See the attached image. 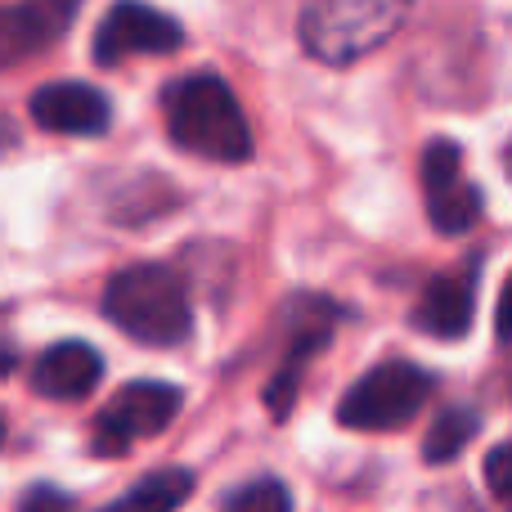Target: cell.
Returning a JSON list of instances; mask_svg holds the SVG:
<instances>
[{"mask_svg":"<svg viewBox=\"0 0 512 512\" xmlns=\"http://www.w3.org/2000/svg\"><path fill=\"white\" fill-rule=\"evenodd\" d=\"M427 216L441 234H463L481 221V189L463 180V153L454 140H432L423 153Z\"/></svg>","mask_w":512,"mask_h":512,"instance_id":"cell-7","label":"cell"},{"mask_svg":"<svg viewBox=\"0 0 512 512\" xmlns=\"http://www.w3.org/2000/svg\"><path fill=\"white\" fill-rule=\"evenodd\" d=\"M27 113L41 131L54 135H104L113 122V108L86 81H50V86L32 90Z\"/></svg>","mask_w":512,"mask_h":512,"instance_id":"cell-9","label":"cell"},{"mask_svg":"<svg viewBox=\"0 0 512 512\" xmlns=\"http://www.w3.org/2000/svg\"><path fill=\"white\" fill-rule=\"evenodd\" d=\"M436 391V378L414 360H387L369 369L337 405V423L351 432H396L414 423Z\"/></svg>","mask_w":512,"mask_h":512,"instance_id":"cell-4","label":"cell"},{"mask_svg":"<svg viewBox=\"0 0 512 512\" xmlns=\"http://www.w3.org/2000/svg\"><path fill=\"white\" fill-rule=\"evenodd\" d=\"M414 0H306L301 9V45L315 59L355 63L387 45L405 27Z\"/></svg>","mask_w":512,"mask_h":512,"instance_id":"cell-3","label":"cell"},{"mask_svg":"<svg viewBox=\"0 0 512 512\" xmlns=\"http://www.w3.org/2000/svg\"><path fill=\"white\" fill-rule=\"evenodd\" d=\"M81 0H18L5 14V63H18L36 50H50L72 27Z\"/></svg>","mask_w":512,"mask_h":512,"instance_id":"cell-12","label":"cell"},{"mask_svg":"<svg viewBox=\"0 0 512 512\" xmlns=\"http://www.w3.org/2000/svg\"><path fill=\"white\" fill-rule=\"evenodd\" d=\"M180 414V391L167 382H126L108 409H99L90 427V450L95 454H126L135 441L167 432Z\"/></svg>","mask_w":512,"mask_h":512,"instance_id":"cell-5","label":"cell"},{"mask_svg":"<svg viewBox=\"0 0 512 512\" xmlns=\"http://www.w3.org/2000/svg\"><path fill=\"white\" fill-rule=\"evenodd\" d=\"M162 117L176 149L207 162H248L252 158V126L243 117L234 90L212 72L180 77L162 90Z\"/></svg>","mask_w":512,"mask_h":512,"instance_id":"cell-1","label":"cell"},{"mask_svg":"<svg viewBox=\"0 0 512 512\" xmlns=\"http://www.w3.org/2000/svg\"><path fill=\"white\" fill-rule=\"evenodd\" d=\"M333 319H342V310L333 301L319 297H301L297 310H292V342H288V360L279 364L274 382L265 387V405H270V418L283 423L297 405V387H301V369H306L310 355H319L333 337Z\"/></svg>","mask_w":512,"mask_h":512,"instance_id":"cell-8","label":"cell"},{"mask_svg":"<svg viewBox=\"0 0 512 512\" xmlns=\"http://www.w3.org/2000/svg\"><path fill=\"white\" fill-rule=\"evenodd\" d=\"M472 315H477V265H463V270L432 279L414 306V324L423 333L441 337V342H454V337L468 333Z\"/></svg>","mask_w":512,"mask_h":512,"instance_id":"cell-10","label":"cell"},{"mask_svg":"<svg viewBox=\"0 0 512 512\" xmlns=\"http://www.w3.org/2000/svg\"><path fill=\"white\" fill-rule=\"evenodd\" d=\"M486 490L504 512H512V441L486 454Z\"/></svg>","mask_w":512,"mask_h":512,"instance_id":"cell-16","label":"cell"},{"mask_svg":"<svg viewBox=\"0 0 512 512\" xmlns=\"http://www.w3.org/2000/svg\"><path fill=\"white\" fill-rule=\"evenodd\" d=\"M18 512H81L77 499L63 495L54 486H32L23 499H18Z\"/></svg>","mask_w":512,"mask_h":512,"instance_id":"cell-17","label":"cell"},{"mask_svg":"<svg viewBox=\"0 0 512 512\" xmlns=\"http://www.w3.org/2000/svg\"><path fill=\"white\" fill-rule=\"evenodd\" d=\"M104 319L131 342L176 346L189 337V292L171 265H126L104 288Z\"/></svg>","mask_w":512,"mask_h":512,"instance_id":"cell-2","label":"cell"},{"mask_svg":"<svg viewBox=\"0 0 512 512\" xmlns=\"http://www.w3.org/2000/svg\"><path fill=\"white\" fill-rule=\"evenodd\" d=\"M481 432V414L472 405H450L436 414L432 432H427L423 441V459L427 463H450L459 459L463 450H468V441Z\"/></svg>","mask_w":512,"mask_h":512,"instance_id":"cell-14","label":"cell"},{"mask_svg":"<svg viewBox=\"0 0 512 512\" xmlns=\"http://www.w3.org/2000/svg\"><path fill=\"white\" fill-rule=\"evenodd\" d=\"M99 378H104V360L86 342H54L32 364V391L45 400H86Z\"/></svg>","mask_w":512,"mask_h":512,"instance_id":"cell-11","label":"cell"},{"mask_svg":"<svg viewBox=\"0 0 512 512\" xmlns=\"http://www.w3.org/2000/svg\"><path fill=\"white\" fill-rule=\"evenodd\" d=\"M180 41H185V32L171 14L144 5V0H117L95 32V63L113 68L131 54H171L180 50Z\"/></svg>","mask_w":512,"mask_h":512,"instance_id":"cell-6","label":"cell"},{"mask_svg":"<svg viewBox=\"0 0 512 512\" xmlns=\"http://www.w3.org/2000/svg\"><path fill=\"white\" fill-rule=\"evenodd\" d=\"M495 337L499 342H512V279L499 292V310H495Z\"/></svg>","mask_w":512,"mask_h":512,"instance_id":"cell-18","label":"cell"},{"mask_svg":"<svg viewBox=\"0 0 512 512\" xmlns=\"http://www.w3.org/2000/svg\"><path fill=\"white\" fill-rule=\"evenodd\" d=\"M189 495H194V477L185 468H162V472H149L140 486L126 490L104 512H176Z\"/></svg>","mask_w":512,"mask_h":512,"instance_id":"cell-13","label":"cell"},{"mask_svg":"<svg viewBox=\"0 0 512 512\" xmlns=\"http://www.w3.org/2000/svg\"><path fill=\"white\" fill-rule=\"evenodd\" d=\"M230 512H292V499L283 490V481L274 477H261V481H248L239 495H230Z\"/></svg>","mask_w":512,"mask_h":512,"instance_id":"cell-15","label":"cell"}]
</instances>
